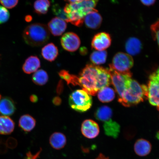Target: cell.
<instances>
[{"label":"cell","mask_w":159,"mask_h":159,"mask_svg":"<svg viewBox=\"0 0 159 159\" xmlns=\"http://www.w3.org/2000/svg\"><path fill=\"white\" fill-rule=\"evenodd\" d=\"M79 86L90 95H95L111 83L109 69L94 65L85 66L80 73Z\"/></svg>","instance_id":"obj_1"},{"label":"cell","mask_w":159,"mask_h":159,"mask_svg":"<svg viewBox=\"0 0 159 159\" xmlns=\"http://www.w3.org/2000/svg\"><path fill=\"white\" fill-rule=\"evenodd\" d=\"M99 0H83L75 3L67 4L64 9L69 22L77 27H81L84 18L91 11L95 9Z\"/></svg>","instance_id":"obj_2"},{"label":"cell","mask_w":159,"mask_h":159,"mask_svg":"<svg viewBox=\"0 0 159 159\" xmlns=\"http://www.w3.org/2000/svg\"><path fill=\"white\" fill-rule=\"evenodd\" d=\"M148 91L146 85L140 84L132 79L128 88L118 98L119 102L126 107L136 105L148 99Z\"/></svg>","instance_id":"obj_3"},{"label":"cell","mask_w":159,"mask_h":159,"mask_svg":"<svg viewBox=\"0 0 159 159\" xmlns=\"http://www.w3.org/2000/svg\"><path fill=\"white\" fill-rule=\"evenodd\" d=\"M24 40L27 44L32 47H39L45 44L50 37L48 27L41 23H34L25 29L23 33Z\"/></svg>","instance_id":"obj_4"},{"label":"cell","mask_w":159,"mask_h":159,"mask_svg":"<svg viewBox=\"0 0 159 159\" xmlns=\"http://www.w3.org/2000/svg\"><path fill=\"white\" fill-rule=\"evenodd\" d=\"M69 103L70 108L77 112H87L92 107L91 95L83 89H77L70 95Z\"/></svg>","instance_id":"obj_5"},{"label":"cell","mask_w":159,"mask_h":159,"mask_svg":"<svg viewBox=\"0 0 159 159\" xmlns=\"http://www.w3.org/2000/svg\"><path fill=\"white\" fill-rule=\"evenodd\" d=\"M108 69L111 83L118 94V98H120L130 84L132 79V73L130 71L127 73L119 72L110 66Z\"/></svg>","instance_id":"obj_6"},{"label":"cell","mask_w":159,"mask_h":159,"mask_svg":"<svg viewBox=\"0 0 159 159\" xmlns=\"http://www.w3.org/2000/svg\"><path fill=\"white\" fill-rule=\"evenodd\" d=\"M147 87L149 102L159 111V67L150 75Z\"/></svg>","instance_id":"obj_7"},{"label":"cell","mask_w":159,"mask_h":159,"mask_svg":"<svg viewBox=\"0 0 159 159\" xmlns=\"http://www.w3.org/2000/svg\"><path fill=\"white\" fill-rule=\"evenodd\" d=\"M134 65V61L131 56L128 53L119 52L113 57L110 66L118 72L127 73L130 72V69Z\"/></svg>","instance_id":"obj_8"},{"label":"cell","mask_w":159,"mask_h":159,"mask_svg":"<svg viewBox=\"0 0 159 159\" xmlns=\"http://www.w3.org/2000/svg\"><path fill=\"white\" fill-rule=\"evenodd\" d=\"M61 46L67 51L73 52L77 50L80 45L81 41L76 34L68 32L65 34L61 39Z\"/></svg>","instance_id":"obj_9"},{"label":"cell","mask_w":159,"mask_h":159,"mask_svg":"<svg viewBox=\"0 0 159 159\" xmlns=\"http://www.w3.org/2000/svg\"><path fill=\"white\" fill-rule=\"evenodd\" d=\"M111 42V36L108 33H99L93 37L91 41V47L95 50L105 51L110 46Z\"/></svg>","instance_id":"obj_10"},{"label":"cell","mask_w":159,"mask_h":159,"mask_svg":"<svg viewBox=\"0 0 159 159\" xmlns=\"http://www.w3.org/2000/svg\"><path fill=\"white\" fill-rule=\"evenodd\" d=\"M81 132L85 138L95 139L99 134V126L97 123L92 119H86L81 124Z\"/></svg>","instance_id":"obj_11"},{"label":"cell","mask_w":159,"mask_h":159,"mask_svg":"<svg viewBox=\"0 0 159 159\" xmlns=\"http://www.w3.org/2000/svg\"><path fill=\"white\" fill-rule=\"evenodd\" d=\"M66 28V21L57 17L53 18L48 25L49 31L55 36H59L62 35Z\"/></svg>","instance_id":"obj_12"},{"label":"cell","mask_w":159,"mask_h":159,"mask_svg":"<svg viewBox=\"0 0 159 159\" xmlns=\"http://www.w3.org/2000/svg\"><path fill=\"white\" fill-rule=\"evenodd\" d=\"M102 21V16L98 11L95 9L85 16L84 23L88 28L96 30L100 27Z\"/></svg>","instance_id":"obj_13"},{"label":"cell","mask_w":159,"mask_h":159,"mask_svg":"<svg viewBox=\"0 0 159 159\" xmlns=\"http://www.w3.org/2000/svg\"><path fill=\"white\" fill-rule=\"evenodd\" d=\"M14 101L9 97H3L0 100V114L4 116H11L16 110Z\"/></svg>","instance_id":"obj_14"},{"label":"cell","mask_w":159,"mask_h":159,"mask_svg":"<svg viewBox=\"0 0 159 159\" xmlns=\"http://www.w3.org/2000/svg\"><path fill=\"white\" fill-rule=\"evenodd\" d=\"M134 149L135 153L138 156L144 157L150 153L152 151V146L148 141L140 139L135 142Z\"/></svg>","instance_id":"obj_15"},{"label":"cell","mask_w":159,"mask_h":159,"mask_svg":"<svg viewBox=\"0 0 159 159\" xmlns=\"http://www.w3.org/2000/svg\"><path fill=\"white\" fill-rule=\"evenodd\" d=\"M41 66V62L39 57L35 56H31L25 60L22 66L24 72L31 74L37 71Z\"/></svg>","instance_id":"obj_16"},{"label":"cell","mask_w":159,"mask_h":159,"mask_svg":"<svg viewBox=\"0 0 159 159\" xmlns=\"http://www.w3.org/2000/svg\"><path fill=\"white\" fill-rule=\"evenodd\" d=\"M103 128L107 136L114 139L118 138L120 133V126L116 121L113 120L112 119L104 122Z\"/></svg>","instance_id":"obj_17"},{"label":"cell","mask_w":159,"mask_h":159,"mask_svg":"<svg viewBox=\"0 0 159 159\" xmlns=\"http://www.w3.org/2000/svg\"><path fill=\"white\" fill-rule=\"evenodd\" d=\"M50 144L53 148L60 150L63 148L67 143V139L64 134L61 132H55L49 139Z\"/></svg>","instance_id":"obj_18"},{"label":"cell","mask_w":159,"mask_h":159,"mask_svg":"<svg viewBox=\"0 0 159 159\" xmlns=\"http://www.w3.org/2000/svg\"><path fill=\"white\" fill-rule=\"evenodd\" d=\"M125 49L130 55L135 56L140 53L142 48L141 41L135 37H131L125 43Z\"/></svg>","instance_id":"obj_19"},{"label":"cell","mask_w":159,"mask_h":159,"mask_svg":"<svg viewBox=\"0 0 159 159\" xmlns=\"http://www.w3.org/2000/svg\"><path fill=\"white\" fill-rule=\"evenodd\" d=\"M15 123L9 116H0V134L9 135L14 130Z\"/></svg>","instance_id":"obj_20"},{"label":"cell","mask_w":159,"mask_h":159,"mask_svg":"<svg viewBox=\"0 0 159 159\" xmlns=\"http://www.w3.org/2000/svg\"><path fill=\"white\" fill-rule=\"evenodd\" d=\"M58 54V49L53 43H48L42 49L41 54L43 58L50 62L54 61Z\"/></svg>","instance_id":"obj_21"},{"label":"cell","mask_w":159,"mask_h":159,"mask_svg":"<svg viewBox=\"0 0 159 159\" xmlns=\"http://www.w3.org/2000/svg\"><path fill=\"white\" fill-rule=\"evenodd\" d=\"M36 121L30 115L26 114L20 118L19 125L20 128L25 132H29L34 128Z\"/></svg>","instance_id":"obj_22"},{"label":"cell","mask_w":159,"mask_h":159,"mask_svg":"<svg viewBox=\"0 0 159 159\" xmlns=\"http://www.w3.org/2000/svg\"><path fill=\"white\" fill-rule=\"evenodd\" d=\"M113 112L110 107L102 106L99 107L95 111L94 116L97 120L104 122L112 119Z\"/></svg>","instance_id":"obj_23"},{"label":"cell","mask_w":159,"mask_h":159,"mask_svg":"<svg viewBox=\"0 0 159 159\" xmlns=\"http://www.w3.org/2000/svg\"><path fill=\"white\" fill-rule=\"evenodd\" d=\"M98 98L101 102L108 103L111 102L115 98V93L114 89L106 87L101 89L98 92Z\"/></svg>","instance_id":"obj_24"},{"label":"cell","mask_w":159,"mask_h":159,"mask_svg":"<svg viewBox=\"0 0 159 159\" xmlns=\"http://www.w3.org/2000/svg\"><path fill=\"white\" fill-rule=\"evenodd\" d=\"M107 52L106 51H94L90 55V60L93 65H99L104 64L106 62Z\"/></svg>","instance_id":"obj_25"},{"label":"cell","mask_w":159,"mask_h":159,"mask_svg":"<svg viewBox=\"0 0 159 159\" xmlns=\"http://www.w3.org/2000/svg\"><path fill=\"white\" fill-rule=\"evenodd\" d=\"M49 76L47 73L43 69L37 70L34 74L32 77L33 82L39 86L45 85L48 81Z\"/></svg>","instance_id":"obj_26"},{"label":"cell","mask_w":159,"mask_h":159,"mask_svg":"<svg viewBox=\"0 0 159 159\" xmlns=\"http://www.w3.org/2000/svg\"><path fill=\"white\" fill-rule=\"evenodd\" d=\"M50 5L49 0H36L34 4V8L37 14L45 15L48 11Z\"/></svg>","instance_id":"obj_27"},{"label":"cell","mask_w":159,"mask_h":159,"mask_svg":"<svg viewBox=\"0 0 159 159\" xmlns=\"http://www.w3.org/2000/svg\"><path fill=\"white\" fill-rule=\"evenodd\" d=\"M59 75L62 79L66 81L67 84H71L73 85H79V78L76 75L70 74L69 71L66 70H61Z\"/></svg>","instance_id":"obj_28"},{"label":"cell","mask_w":159,"mask_h":159,"mask_svg":"<svg viewBox=\"0 0 159 159\" xmlns=\"http://www.w3.org/2000/svg\"><path fill=\"white\" fill-rule=\"evenodd\" d=\"M52 10L53 13L57 16V17L64 20L67 22H69L68 19L64 10L61 8L58 5L55 4L53 6Z\"/></svg>","instance_id":"obj_29"},{"label":"cell","mask_w":159,"mask_h":159,"mask_svg":"<svg viewBox=\"0 0 159 159\" xmlns=\"http://www.w3.org/2000/svg\"><path fill=\"white\" fill-rule=\"evenodd\" d=\"M150 29L152 38L157 42L159 48V19L151 25Z\"/></svg>","instance_id":"obj_30"},{"label":"cell","mask_w":159,"mask_h":159,"mask_svg":"<svg viewBox=\"0 0 159 159\" xmlns=\"http://www.w3.org/2000/svg\"><path fill=\"white\" fill-rule=\"evenodd\" d=\"M10 14L7 9L0 5V25L5 23L9 19Z\"/></svg>","instance_id":"obj_31"},{"label":"cell","mask_w":159,"mask_h":159,"mask_svg":"<svg viewBox=\"0 0 159 159\" xmlns=\"http://www.w3.org/2000/svg\"><path fill=\"white\" fill-rule=\"evenodd\" d=\"M18 2L19 0H0V2L3 7L9 9L15 7Z\"/></svg>","instance_id":"obj_32"},{"label":"cell","mask_w":159,"mask_h":159,"mask_svg":"<svg viewBox=\"0 0 159 159\" xmlns=\"http://www.w3.org/2000/svg\"><path fill=\"white\" fill-rule=\"evenodd\" d=\"M42 151V149H40L38 152L35 154H33L30 152L27 153L25 159H38L39 158Z\"/></svg>","instance_id":"obj_33"},{"label":"cell","mask_w":159,"mask_h":159,"mask_svg":"<svg viewBox=\"0 0 159 159\" xmlns=\"http://www.w3.org/2000/svg\"><path fill=\"white\" fill-rule=\"evenodd\" d=\"M63 89H64V84H63V81L62 80H60L59 81L57 87V94L58 95H61L63 92Z\"/></svg>","instance_id":"obj_34"},{"label":"cell","mask_w":159,"mask_h":159,"mask_svg":"<svg viewBox=\"0 0 159 159\" xmlns=\"http://www.w3.org/2000/svg\"><path fill=\"white\" fill-rule=\"evenodd\" d=\"M140 1L144 5L149 7L154 5L156 0H140Z\"/></svg>","instance_id":"obj_35"},{"label":"cell","mask_w":159,"mask_h":159,"mask_svg":"<svg viewBox=\"0 0 159 159\" xmlns=\"http://www.w3.org/2000/svg\"><path fill=\"white\" fill-rule=\"evenodd\" d=\"M62 102L61 99L58 96L55 97L52 99L53 104L55 106H59Z\"/></svg>","instance_id":"obj_36"},{"label":"cell","mask_w":159,"mask_h":159,"mask_svg":"<svg viewBox=\"0 0 159 159\" xmlns=\"http://www.w3.org/2000/svg\"><path fill=\"white\" fill-rule=\"evenodd\" d=\"M30 101L32 102L33 103H36L39 100L38 97L35 94L31 95V96H30Z\"/></svg>","instance_id":"obj_37"},{"label":"cell","mask_w":159,"mask_h":159,"mask_svg":"<svg viewBox=\"0 0 159 159\" xmlns=\"http://www.w3.org/2000/svg\"><path fill=\"white\" fill-rule=\"evenodd\" d=\"M95 159H109L108 157L105 156L104 155L100 153Z\"/></svg>","instance_id":"obj_38"},{"label":"cell","mask_w":159,"mask_h":159,"mask_svg":"<svg viewBox=\"0 0 159 159\" xmlns=\"http://www.w3.org/2000/svg\"><path fill=\"white\" fill-rule=\"evenodd\" d=\"M80 53L83 55H86L87 53V50L85 48H82L80 50Z\"/></svg>","instance_id":"obj_39"},{"label":"cell","mask_w":159,"mask_h":159,"mask_svg":"<svg viewBox=\"0 0 159 159\" xmlns=\"http://www.w3.org/2000/svg\"><path fill=\"white\" fill-rule=\"evenodd\" d=\"M65 1L70 3H71L79 2L82 1L83 0H65Z\"/></svg>","instance_id":"obj_40"},{"label":"cell","mask_w":159,"mask_h":159,"mask_svg":"<svg viewBox=\"0 0 159 159\" xmlns=\"http://www.w3.org/2000/svg\"><path fill=\"white\" fill-rule=\"evenodd\" d=\"M32 19V18L30 16H27L25 17V21L27 22L30 21Z\"/></svg>","instance_id":"obj_41"},{"label":"cell","mask_w":159,"mask_h":159,"mask_svg":"<svg viewBox=\"0 0 159 159\" xmlns=\"http://www.w3.org/2000/svg\"><path fill=\"white\" fill-rule=\"evenodd\" d=\"M156 138L157 139H158L159 140V132L157 133V134H156Z\"/></svg>","instance_id":"obj_42"},{"label":"cell","mask_w":159,"mask_h":159,"mask_svg":"<svg viewBox=\"0 0 159 159\" xmlns=\"http://www.w3.org/2000/svg\"><path fill=\"white\" fill-rule=\"evenodd\" d=\"M1 94H0V100H1Z\"/></svg>","instance_id":"obj_43"}]
</instances>
